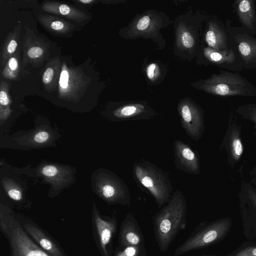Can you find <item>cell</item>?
Wrapping results in <instances>:
<instances>
[{"label":"cell","mask_w":256,"mask_h":256,"mask_svg":"<svg viewBox=\"0 0 256 256\" xmlns=\"http://www.w3.org/2000/svg\"><path fill=\"white\" fill-rule=\"evenodd\" d=\"M187 209L185 196L176 190L154 216V236L161 252H166L178 232L185 228Z\"/></svg>","instance_id":"1"},{"label":"cell","mask_w":256,"mask_h":256,"mask_svg":"<svg viewBox=\"0 0 256 256\" xmlns=\"http://www.w3.org/2000/svg\"><path fill=\"white\" fill-rule=\"evenodd\" d=\"M62 136L58 128L48 120L38 118L32 128L0 136V148L30 150L56 147Z\"/></svg>","instance_id":"2"},{"label":"cell","mask_w":256,"mask_h":256,"mask_svg":"<svg viewBox=\"0 0 256 256\" xmlns=\"http://www.w3.org/2000/svg\"><path fill=\"white\" fill-rule=\"evenodd\" d=\"M14 170L27 177L39 181L40 184H48V196L54 198L64 190L70 187L76 180V168L70 164L42 162L35 166H14Z\"/></svg>","instance_id":"3"},{"label":"cell","mask_w":256,"mask_h":256,"mask_svg":"<svg viewBox=\"0 0 256 256\" xmlns=\"http://www.w3.org/2000/svg\"><path fill=\"white\" fill-rule=\"evenodd\" d=\"M27 176L14 170L4 159L0 160V202L18 209H30L28 197L30 181Z\"/></svg>","instance_id":"4"},{"label":"cell","mask_w":256,"mask_h":256,"mask_svg":"<svg viewBox=\"0 0 256 256\" xmlns=\"http://www.w3.org/2000/svg\"><path fill=\"white\" fill-rule=\"evenodd\" d=\"M136 181L154 197L160 208L170 199L172 187L166 174L148 161L136 162L132 168Z\"/></svg>","instance_id":"5"},{"label":"cell","mask_w":256,"mask_h":256,"mask_svg":"<svg viewBox=\"0 0 256 256\" xmlns=\"http://www.w3.org/2000/svg\"><path fill=\"white\" fill-rule=\"evenodd\" d=\"M90 182L93 193L108 204L130 206V196L127 185L112 171L98 168L92 174Z\"/></svg>","instance_id":"6"},{"label":"cell","mask_w":256,"mask_h":256,"mask_svg":"<svg viewBox=\"0 0 256 256\" xmlns=\"http://www.w3.org/2000/svg\"><path fill=\"white\" fill-rule=\"evenodd\" d=\"M202 88L208 92L223 97L256 96V88L238 72L222 70L205 80Z\"/></svg>","instance_id":"7"},{"label":"cell","mask_w":256,"mask_h":256,"mask_svg":"<svg viewBox=\"0 0 256 256\" xmlns=\"http://www.w3.org/2000/svg\"><path fill=\"white\" fill-rule=\"evenodd\" d=\"M232 225V221L228 217L203 224L177 248L174 256H179L218 242L227 235Z\"/></svg>","instance_id":"8"},{"label":"cell","mask_w":256,"mask_h":256,"mask_svg":"<svg viewBox=\"0 0 256 256\" xmlns=\"http://www.w3.org/2000/svg\"><path fill=\"white\" fill-rule=\"evenodd\" d=\"M229 48L234 52L242 69L256 72V37L242 26H232L228 19L225 24Z\"/></svg>","instance_id":"9"},{"label":"cell","mask_w":256,"mask_h":256,"mask_svg":"<svg viewBox=\"0 0 256 256\" xmlns=\"http://www.w3.org/2000/svg\"><path fill=\"white\" fill-rule=\"evenodd\" d=\"M91 217L92 237L101 256H112L113 240L118 226L116 217L101 214L94 202Z\"/></svg>","instance_id":"10"},{"label":"cell","mask_w":256,"mask_h":256,"mask_svg":"<svg viewBox=\"0 0 256 256\" xmlns=\"http://www.w3.org/2000/svg\"><path fill=\"white\" fill-rule=\"evenodd\" d=\"M16 217L28 235L51 256H68L60 243L30 217L16 212Z\"/></svg>","instance_id":"11"},{"label":"cell","mask_w":256,"mask_h":256,"mask_svg":"<svg viewBox=\"0 0 256 256\" xmlns=\"http://www.w3.org/2000/svg\"><path fill=\"white\" fill-rule=\"evenodd\" d=\"M6 240L10 246L9 256H51L28 235L16 217Z\"/></svg>","instance_id":"12"},{"label":"cell","mask_w":256,"mask_h":256,"mask_svg":"<svg viewBox=\"0 0 256 256\" xmlns=\"http://www.w3.org/2000/svg\"><path fill=\"white\" fill-rule=\"evenodd\" d=\"M181 124L188 136L198 141L204 131V117L202 112L192 103L184 102L178 108Z\"/></svg>","instance_id":"13"},{"label":"cell","mask_w":256,"mask_h":256,"mask_svg":"<svg viewBox=\"0 0 256 256\" xmlns=\"http://www.w3.org/2000/svg\"><path fill=\"white\" fill-rule=\"evenodd\" d=\"M173 146L176 168L190 174H199L200 165L198 154L190 145L178 139L174 141Z\"/></svg>","instance_id":"14"},{"label":"cell","mask_w":256,"mask_h":256,"mask_svg":"<svg viewBox=\"0 0 256 256\" xmlns=\"http://www.w3.org/2000/svg\"><path fill=\"white\" fill-rule=\"evenodd\" d=\"M234 114H231L228 128L222 142L226 149L229 162L232 166L238 162L244 152V144L241 138L240 127L234 120Z\"/></svg>","instance_id":"15"},{"label":"cell","mask_w":256,"mask_h":256,"mask_svg":"<svg viewBox=\"0 0 256 256\" xmlns=\"http://www.w3.org/2000/svg\"><path fill=\"white\" fill-rule=\"evenodd\" d=\"M120 246H143L144 239L139 225L134 216L127 213L122 222L119 234Z\"/></svg>","instance_id":"16"},{"label":"cell","mask_w":256,"mask_h":256,"mask_svg":"<svg viewBox=\"0 0 256 256\" xmlns=\"http://www.w3.org/2000/svg\"><path fill=\"white\" fill-rule=\"evenodd\" d=\"M242 27L256 36V7L254 0H236L232 4Z\"/></svg>","instance_id":"17"},{"label":"cell","mask_w":256,"mask_h":256,"mask_svg":"<svg viewBox=\"0 0 256 256\" xmlns=\"http://www.w3.org/2000/svg\"><path fill=\"white\" fill-rule=\"evenodd\" d=\"M152 112L140 104H127L108 112L107 118L112 122L150 118Z\"/></svg>","instance_id":"18"},{"label":"cell","mask_w":256,"mask_h":256,"mask_svg":"<svg viewBox=\"0 0 256 256\" xmlns=\"http://www.w3.org/2000/svg\"><path fill=\"white\" fill-rule=\"evenodd\" d=\"M204 54L208 60L222 68L234 72H238L243 70L232 49L217 50L209 47L204 49Z\"/></svg>","instance_id":"19"},{"label":"cell","mask_w":256,"mask_h":256,"mask_svg":"<svg viewBox=\"0 0 256 256\" xmlns=\"http://www.w3.org/2000/svg\"><path fill=\"white\" fill-rule=\"evenodd\" d=\"M205 40L209 47L217 50L229 49L228 36L225 24L214 19L208 24Z\"/></svg>","instance_id":"20"},{"label":"cell","mask_w":256,"mask_h":256,"mask_svg":"<svg viewBox=\"0 0 256 256\" xmlns=\"http://www.w3.org/2000/svg\"><path fill=\"white\" fill-rule=\"evenodd\" d=\"M16 219V212L13 208L0 202V229L6 239Z\"/></svg>","instance_id":"21"},{"label":"cell","mask_w":256,"mask_h":256,"mask_svg":"<svg viewBox=\"0 0 256 256\" xmlns=\"http://www.w3.org/2000/svg\"><path fill=\"white\" fill-rule=\"evenodd\" d=\"M112 256H147L146 248L143 246H118L114 250Z\"/></svg>","instance_id":"22"},{"label":"cell","mask_w":256,"mask_h":256,"mask_svg":"<svg viewBox=\"0 0 256 256\" xmlns=\"http://www.w3.org/2000/svg\"><path fill=\"white\" fill-rule=\"evenodd\" d=\"M236 112L243 118L252 122L256 128V103H248L239 106Z\"/></svg>","instance_id":"23"},{"label":"cell","mask_w":256,"mask_h":256,"mask_svg":"<svg viewBox=\"0 0 256 256\" xmlns=\"http://www.w3.org/2000/svg\"><path fill=\"white\" fill-rule=\"evenodd\" d=\"M227 256H256V242L244 243Z\"/></svg>","instance_id":"24"},{"label":"cell","mask_w":256,"mask_h":256,"mask_svg":"<svg viewBox=\"0 0 256 256\" xmlns=\"http://www.w3.org/2000/svg\"><path fill=\"white\" fill-rule=\"evenodd\" d=\"M182 42L183 45L187 48H190L194 45V39L191 34L188 32H184L182 35Z\"/></svg>","instance_id":"25"},{"label":"cell","mask_w":256,"mask_h":256,"mask_svg":"<svg viewBox=\"0 0 256 256\" xmlns=\"http://www.w3.org/2000/svg\"><path fill=\"white\" fill-rule=\"evenodd\" d=\"M150 22V18L147 16H144L140 19V20L138 22L136 25V28L138 30H145L148 26Z\"/></svg>","instance_id":"26"},{"label":"cell","mask_w":256,"mask_h":256,"mask_svg":"<svg viewBox=\"0 0 256 256\" xmlns=\"http://www.w3.org/2000/svg\"><path fill=\"white\" fill-rule=\"evenodd\" d=\"M43 54V50L38 46L31 48L28 52V56L30 58H36L41 56Z\"/></svg>","instance_id":"27"},{"label":"cell","mask_w":256,"mask_h":256,"mask_svg":"<svg viewBox=\"0 0 256 256\" xmlns=\"http://www.w3.org/2000/svg\"><path fill=\"white\" fill-rule=\"evenodd\" d=\"M68 74L66 70H62L60 78V85L63 88H66L68 86Z\"/></svg>","instance_id":"28"},{"label":"cell","mask_w":256,"mask_h":256,"mask_svg":"<svg viewBox=\"0 0 256 256\" xmlns=\"http://www.w3.org/2000/svg\"><path fill=\"white\" fill-rule=\"evenodd\" d=\"M53 74H54L53 70L50 68H48L45 70V72H44V73L43 74V76H42L43 82L46 84L50 83L52 80Z\"/></svg>","instance_id":"29"},{"label":"cell","mask_w":256,"mask_h":256,"mask_svg":"<svg viewBox=\"0 0 256 256\" xmlns=\"http://www.w3.org/2000/svg\"><path fill=\"white\" fill-rule=\"evenodd\" d=\"M10 101L7 94L4 91L0 92V104L2 106H6L9 104Z\"/></svg>","instance_id":"30"},{"label":"cell","mask_w":256,"mask_h":256,"mask_svg":"<svg viewBox=\"0 0 256 256\" xmlns=\"http://www.w3.org/2000/svg\"><path fill=\"white\" fill-rule=\"evenodd\" d=\"M248 197L252 204V205L256 210V192L254 190H249L248 192Z\"/></svg>","instance_id":"31"},{"label":"cell","mask_w":256,"mask_h":256,"mask_svg":"<svg viewBox=\"0 0 256 256\" xmlns=\"http://www.w3.org/2000/svg\"><path fill=\"white\" fill-rule=\"evenodd\" d=\"M58 10L62 15H68L70 12V8L66 4H61L58 8Z\"/></svg>","instance_id":"32"},{"label":"cell","mask_w":256,"mask_h":256,"mask_svg":"<svg viewBox=\"0 0 256 256\" xmlns=\"http://www.w3.org/2000/svg\"><path fill=\"white\" fill-rule=\"evenodd\" d=\"M156 66L155 64H150L147 68V76L149 79H152L154 76V72Z\"/></svg>","instance_id":"33"},{"label":"cell","mask_w":256,"mask_h":256,"mask_svg":"<svg viewBox=\"0 0 256 256\" xmlns=\"http://www.w3.org/2000/svg\"><path fill=\"white\" fill-rule=\"evenodd\" d=\"M64 26V24L60 21H54L51 24L52 28L56 30H60Z\"/></svg>","instance_id":"34"},{"label":"cell","mask_w":256,"mask_h":256,"mask_svg":"<svg viewBox=\"0 0 256 256\" xmlns=\"http://www.w3.org/2000/svg\"><path fill=\"white\" fill-rule=\"evenodd\" d=\"M17 43L16 40H12L10 42L8 46V51L10 53H12L14 52L16 48Z\"/></svg>","instance_id":"35"},{"label":"cell","mask_w":256,"mask_h":256,"mask_svg":"<svg viewBox=\"0 0 256 256\" xmlns=\"http://www.w3.org/2000/svg\"><path fill=\"white\" fill-rule=\"evenodd\" d=\"M8 66L12 70H16L18 68V62L14 58H11L8 62Z\"/></svg>","instance_id":"36"},{"label":"cell","mask_w":256,"mask_h":256,"mask_svg":"<svg viewBox=\"0 0 256 256\" xmlns=\"http://www.w3.org/2000/svg\"><path fill=\"white\" fill-rule=\"evenodd\" d=\"M80 2H82V3L88 4V3H90V2H93V0H80Z\"/></svg>","instance_id":"37"},{"label":"cell","mask_w":256,"mask_h":256,"mask_svg":"<svg viewBox=\"0 0 256 256\" xmlns=\"http://www.w3.org/2000/svg\"><path fill=\"white\" fill-rule=\"evenodd\" d=\"M214 256V255H212V256Z\"/></svg>","instance_id":"38"}]
</instances>
